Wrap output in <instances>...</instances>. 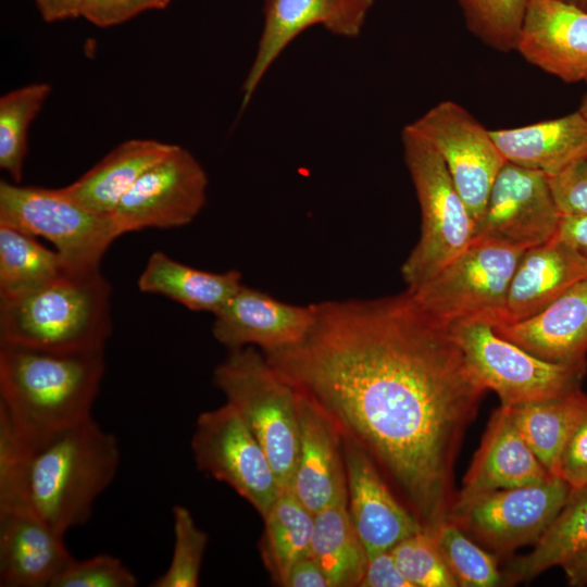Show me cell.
I'll use <instances>...</instances> for the list:
<instances>
[{"label": "cell", "instance_id": "6da1fadb", "mask_svg": "<svg viewBox=\"0 0 587 587\" xmlns=\"http://www.w3.org/2000/svg\"><path fill=\"white\" fill-rule=\"evenodd\" d=\"M311 307L314 321L300 342L263 353L386 470L423 526L435 528L454 501L455 457L487 389L450 327L408 290Z\"/></svg>", "mask_w": 587, "mask_h": 587}, {"label": "cell", "instance_id": "7a4b0ae2", "mask_svg": "<svg viewBox=\"0 0 587 587\" xmlns=\"http://www.w3.org/2000/svg\"><path fill=\"white\" fill-rule=\"evenodd\" d=\"M121 461L116 437L93 417L38 441L24 440L16 509L65 535L84 525Z\"/></svg>", "mask_w": 587, "mask_h": 587}, {"label": "cell", "instance_id": "3957f363", "mask_svg": "<svg viewBox=\"0 0 587 587\" xmlns=\"http://www.w3.org/2000/svg\"><path fill=\"white\" fill-rule=\"evenodd\" d=\"M104 349L57 352L0 345V409L32 444L92 416Z\"/></svg>", "mask_w": 587, "mask_h": 587}, {"label": "cell", "instance_id": "277c9868", "mask_svg": "<svg viewBox=\"0 0 587 587\" xmlns=\"http://www.w3.org/2000/svg\"><path fill=\"white\" fill-rule=\"evenodd\" d=\"M111 285L101 271L68 272L34 290L0 298V345L78 352L104 349Z\"/></svg>", "mask_w": 587, "mask_h": 587}, {"label": "cell", "instance_id": "5b68a950", "mask_svg": "<svg viewBox=\"0 0 587 587\" xmlns=\"http://www.w3.org/2000/svg\"><path fill=\"white\" fill-rule=\"evenodd\" d=\"M215 386L249 426L283 489H290L299 451V395L255 347L229 350Z\"/></svg>", "mask_w": 587, "mask_h": 587}, {"label": "cell", "instance_id": "8992f818", "mask_svg": "<svg viewBox=\"0 0 587 587\" xmlns=\"http://www.w3.org/2000/svg\"><path fill=\"white\" fill-rule=\"evenodd\" d=\"M401 141L422 215L421 237L401 267L413 290L471 243L474 220L436 149L409 124Z\"/></svg>", "mask_w": 587, "mask_h": 587}, {"label": "cell", "instance_id": "52a82bcc", "mask_svg": "<svg viewBox=\"0 0 587 587\" xmlns=\"http://www.w3.org/2000/svg\"><path fill=\"white\" fill-rule=\"evenodd\" d=\"M0 224L50 241L71 271L100 270L111 243L121 236L111 214H99L62 188L0 182Z\"/></svg>", "mask_w": 587, "mask_h": 587}, {"label": "cell", "instance_id": "ba28073f", "mask_svg": "<svg viewBox=\"0 0 587 587\" xmlns=\"http://www.w3.org/2000/svg\"><path fill=\"white\" fill-rule=\"evenodd\" d=\"M449 327L474 374L498 395L502 405L552 400L580 389L587 363L569 365L539 359L497 335L485 320H466Z\"/></svg>", "mask_w": 587, "mask_h": 587}, {"label": "cell", "instance_id": "9c48e42d", "mask_svg": "<svg viewBox=\"0 0 587 587\" xmlns=\"http://www.w3.org/2000/svg\"><path fill=\"white\" fill-rule=\"evenodd\" d=\"M525 250L485 239L471 243L416 289H407L433 319L450 326L479 319L495 325Z\"/></svg>", "mask_w": 587, "mask_h": 587}, {"label": "cell", "instance_id": "30bf717a", "mask_svg": "<svg viewBox=\"0 0 587 587\" xmlns=\"http://www.w3.org/2000/svg\"><path fill=\"white\" fill-rule=\"evenodd\" d=\"M571 487L560 477L454 500L448 520L498 555L534 545L566 503Z\"/></svg>", "mask_w": 587, "mask_h": 587}, {"label": "cell", "instance_id": "8fae6325", "mask_svg": "<svg viewBox=\"0 0 587 587\" xmlns=\"http://www.w3.org/2000/svg\"><path fill=\"white\" fill-rule=\"evenodd\" d=\"M190 446L197 467L232 487L262 519L284 490L262 446L227 402L197 417Z\"/></svg>", "mask_w": 587, "mask_h": 587}, {"label": "cell", "instance_id": "7c38bea8", "mask_svg": "<svg viewBox=\"0 0 587 587\" xmlns=\"http://www.w3.org/2000/svg\"><path fill=\"white\" fill-rule=\"evenodd\" d=\"M409 125L441 157L475 224L507 162L490 130L451 100L439 102Z\"/></svg>", "mask_w": 587, "mask_h": 587}, {"label": "cell", "instance_id": "4fadbf2b", "mask_svg": "<svg viewBox=\"0 0 587 587\" xmlns=\"http://www.w3.org/2000/svg\"><path fill=\"white\" fill-rule=\"evenodd\" d=\"M208 176L199 161L174 145L150 166L111 213L121 235L189 224L207 201Z\"/></svg>", "mask_w": 587, "mask_h": 587}, {"label": "cell", "instance_id": "5bb4252c", "mask_svg": "<svg viewBox=\"0 0 587 587\" xmlns=\"http://www.w3.org/2000/svg\"><path fill=\"white\" fill-rule=\"evenodd\" d=\"M561 218L548 176L507 161L474 224L473 239L526 250L554 238Z\"/></svg>", "mask_w": 587, "mask_h": 587}, {"label": "cell", "instance_id": "9a60e30c", "mask_svg": "<svg viewBox=\"0 0 587 587\" xmlns=\"http://www.w3.org/2000/svg\"><path fill=\"white\" fill-rule=\"evenodd\" d=\"M373 4L374 0H265L262 34L241 87V111L272 64L301 33L321 25L335 36L357 38Z\"/></svg>", "mask_w": 587, "mask_h": 587}, {"label": "cell", "instance_id": "2e32d148", "mask_svg": "<svg viewBox=\"0 0 587 587\" xmlns=\"http://www.w3.org/2000/svg\"><path fill=\"white\" fill-rule=\"evenodd\" d=\"M341 436L349 515L370 559L425 527L396 500L372 457L351 437Z\"/></svg>", "mask_w": 587, "mask_h": 587}, {"label": "cell", "instance_id": "e0dca14e", "mask_svg": "<svg viewBox=\"0 0 587 587\" xmlns=\"http://www.w3.org/2000/svg\"><path fill=\"white\" fill-rule=\"evenodd\" d=\"M213 315L212 334L221 345L229 350L259 347L262 352L300 342L314 321L311 304H289L243 284Z\"/></svg>", "mask_w": 587, "mask_h": 587}, {"label": "cell", "instance_id": "ac0fdd59", "mask_svg": "<svg viewBox=\"0 0 587 587\" xmlns=\"http://www.w3.org/2000/svg\"><path fill=\"white\" fill-rule=\"evenodd\" d=\"M516 50L565 83L587 78V12L564 0H529Z\"/></svg>", "mask_w": 587, "mask_h": 587}, {"label": "cell", "instance_id": "d6986e66", "mask_svg": "<svg viewBox=\"0 0 587 587\" xmlns=\"http://www.w3.org/2000/svg\"><path fill=\"white\" fill-rule=\"evenodd\" d=\"M298 395L299 451L290 490L315 514L348 499L342 436L317 403L300 391Z\"/></svg>", "mask_w": 587, "mask_h": 587}, {"label": "cell", "instance_id": "ffe728a7", "mask_svg": "<svg viewBox=\"0 0 587 587\" xmlns=\"http://www.w3.org/2000/svg\"><path fill=\"white\" fill-rule=\"evenodd\" d=\"M64 536L28 511H0V586L50 587L75 560Z\"/></svg>", "mask_w": 587, "mask_h": 587}, {"label": "cell", "instance_id": "44dd1931", "mask_svg": "<svg viewBox=\"0 0 587 587\" xmlns=\"http://www.w3.org/2000/svg\"><path fill=\"white\" fill-rule=\"evenodd\" d=\"M552 477L525 442L510 407L491 415L480 446L454 500L462 501L492 490L540 484Z\"/></svg>", "mask_w": 587, "mask_h": 587}, {"label": "cell", "instance_id": "7402d4cb", "mask_svg": "<svg viewBox=\"0 0 587 587\" xmlns=\"http://www.w3.org/2000/svg\"><path fill=\"white\" fill-rule=\"evenodd\" d=\"M584 278H587V262L558 236L526 249L512 275L495 325L535 315Z\"/></svg>", "mask_w": 587, "mask_h": 587}, {"label": "cell", "instance_id": "603a6c76", "mask_svg": "<svg viewBox=\"0 0 587 587\" xmlns=\"http://www.w3.org/2000/svg\"><path fill=\"white\" fill-rule=\"evenodd\" d=\"M492 326L497 335L545 361L587 363V278L535 315Z\"/></svg>", "mask_w": 587, "mask_h": 587}, {"label": "cell", "instance_id": "cb8c5ba5", "mask_svg": "<svg viewBox=\"0 0 587 587\" xmlns=\"http://www.w3.org/2000/svg\"><path fill=\"white\" fill-rule=\"evenodd\" d=\"M508 162L554 175L587 154V117L569 115L517 128L490 130Z\"/></svg>", "mask_w": 587, "mask_h": 587}, {"label": "cell", "instance_id": "d4e9b609", "mask_svg": "<svg viewBox=\"0 0 587 587\" xmlns=\"http://www.w3.org/2000/svg\"><path fill=\"white\" fill-rule=\"evenodd\" d=\"M173 147L154 139L124 141L62 189L88 210L111 214L138 178Z\"/></svg>", "mask_w": 587, "mask_h": 587}, {"label": "cell", "instance_id": "484cf974", "mask_svg": "<svg viewBox=\"0 0 587 587\" xmlns=\"http://www.w3.org/2000/svg\"><path fill=\"white\" fill-rule=\"evenodd\" d=\"M138 288L172 299L196 312L215 314L241 287V275L201 271L154 251L140 274Z\"/></svg>", "mask_w": 587, "mask_h": 587}, {"label": "cell", "instance_id": "4316f807", "mask_svg": "<svg viewBox=\"0 0 587 587\" xmlns=\"http://www.w3.org/2000/svg\"><path fill=\"white\" fill-rule=\"evenodd\" d=\"M527 446L552 476H558L563 452L587 411L582 389L567 396L510 407Z\"/></svg>", "mask_w": 587, "mask_h": 587}, {"label": "cell", "instance_id": "83f0119b", "mask_svg": "<svg viewBox=\"0 0 587 587\" xmlns=\"http://www.w3.org/2000/svg\"><path fill=\"white\" fill-rule=\"evenodd\" d=\"M586 548L587 489H572L566 503L532 551L511 560L502 571L507 585L530 582L546 570L561 566Z\"/></svg>", "mask_w": 587, "mask_h": 587}, {"label": "cell", "instance_id": "f1b7e54d", "mask_svg": "<svg viewBox=\"0 0 587 587\" xmlns=\"http://www.w3.org/2000/svg\"><path fill=\"white\" fill-rule=\"evenodd\" d=\"M311 555L332 587L359 586L369 557L348 510V499L338 500L314 515Z\"/></svg>", "mask_w": 587, "mask_h": 587}, {"label": "cell", "instance_id": "f546056e", "mask_svg": "<svg viewBox=\"0 0 587 587\" xmlns=\"http://www.w3.org/2000/svg\"><path fill=\"white\" fill-rule=\"evenodd\" d=\"M314 515L290 489H284L263 517L260 552L275 583L283 586L294 564L311 555Z\"/></svg>", "mask_w": 587, "mask_h": 587}, {"label": "cell", "instance_id": "4dcf8cb0", "mask_svg": "<svg viewBox=\"0 0 587 587\" xmlns=\"http://www.w3.org/2000/svg\"><path fill=\"white\" fill-rule=\"evenodd\" d=\"M73 272L57 250L13 226L0 224V298L39 288Z\"/></svg>", "mask_w": 587, "mask_h": 587}, {"label": "cell", "instance_id": "1f68e13d", "mask_svg": "<svg viewBox=\"0 0 587 587\" xmlns=\"http://www.w3.org/2000/svg\"><path fill=\"white\" fill-rule=\"evenodd\" d=\"M51 92L47 83H33L0 98V167L15 184L23 178L27 134Z\"/></svg>", "mask_w": 587, "mask_h": 587}, {"label": "cell", "instance_id": "d6a6232c", "mask_svg": "<svg viewBox=\"0 0 587 587\" xmlns=\"http://www.w3.org/2000/svg\"><path fill=\"white\" fill-rule=\"evenodd\" d=\"M429 530L458 587L507 586L497 557L469 537L455 523L447 519Z\"/></svg>", "mask_w": 587, "mask_h": 587}, {"label": "cell", "instance_id": "836d02e7", "mask_svg": "<svg viewBox=\"0 0 587 587\" xmlns=\"http://www.w3.org/2000/svg\"><path fill=\"white\" fill-rule=\"evenodd\" d=\"M529 0H460L470 30L490 48L516 50Z\"/></svg>", "mask_w": 587, "mask_h": 587}, {"label": "cell", "instance_id": "e575fe53", "mask_svg": "<svg viewBox=\"0 0 587 587\" xmlns=\"http://www.w3.org/2000/svg\"><path fill=\"white\" fill-rule=\"evenodd\" d=\"M174 546L166 571L151 582V587H197L208 545V534L195 522L188 508L172 509Z\"/></svg>", "mask_w": 587, "mask_h": 587}, {"label": "cell", "instance_id": "d590c367", "mask_svg": "<svg viewBox=\"0 0 587 587\" xmlns=\"http://www.w3.org/2000/svg\"><path fill=\"white\" fill-rule=\"evenodd\" d=\"M390 551L413 587H458L429 529L401 540Z\"/></svg>", "mask_w": 587, "mask_h": 587}, {"label": "cell", "instance_id": "8d00e7d4", "mask_svg": "<svg viewBox=\"0 0 587 587\" xmlns=\"http://www.w3.org/2000/svg\"><path fill=\"white\" fill-rule=\"evenodd\" d=\"M136 575L116 557L98 554L74 560L50 587H135Z\"/></svg>", "mask_w": 587, "mask_h": 587}, {"label": "cell", "instance_id": "74e56055", "mask_svg": "<svg viewBox=\"0 0 587 587\" xmlns=\"http://www.w3.org/2000/svg\"><path fill=\"white\" fill-rule=\"evenodd\" d=\"M548 180L562 216L587 214V154Z\"/></svg>", "mask_w": 587, "mask_h": 587}, {"label": "cell", "instance_id": "f35d334b", "mask_svg": "<svg viewBox=\"0 0 587 587\" xmlns=\"http://www.w3.org/2000/svg\"><path fill=\"white\" fill-rule=\"evenodd\" d=\"M172 0H84L80 17L101 27L125 23L140 13L163 10Z\"/></svg>", "mask_w": 587, "mask_h": 587}, {"label": "cell", "instance_id": "ab89813d", "mask_svg": "<svg viewBox=\"0 0 587 587\" xmlns=\"http://www.w3.org/2000/svg\"><path fill=\"white\" fill-rule=\"evenodd\" d=\"M558 477L573 490L587 489V411L563 452Z\"/></svg>", "mask_w": 587, "mask_h": 587}, {"label": "cell", "instance_id": "60d3db41", "mask_svg": "<svg viewBox=\"0 0 587 587\" xmlns=\"http://www.w3.org/2000/svg\"><path fill=\"white\" fill-rule=\"evenodd\" d=\"M360 587H413L399 569L390 550L369 559Z\"/></svg>", "mask_w": 587, "mask_h": 587}, {"label": "cell", "instance_id": "b9f144b4", "mask_svg": "<svg viewBox=\"0 0 587 587\" xmlns=\"http://www.w3.org/2000/svg\"><path fill=\"white\" fill-rule=\"evenodd\" d=\"M283 586L332 587L327 576L312 555H308L294 564Z\"/></svg>", "mask_w": 587, "mask_h": 587}, {"label": "cell", "instance_id": "7bdbcfd3", "mask_svg": "<svg viewBox=\"0 0 587 587\" xmlns=\"http://www.w3.org/2000/svg\"><path fill=\"white\" fill-rule=\"evenodd\" d=\"M557 236L587 262V214L563 215Z\"/></svg>", "mask_w": 587, "mask_h": 587}, {"label": "cell", "instance_id": "ee69618b", "mask_svg": "<svg viewBox=\"0 0 587 587\" xmlns=\"http://www.w3.org/2000/svg\"><path fill=\"white\" fill-rule=\"evenodd\" d=\"M41 17L48 23L80 16L84 0H35Z\"/></svg>", "mask_w": 587, "mask_h": 587}, {"label": "cell", "instance_id": "f6af8a7d", "mask_svg": "<svg viewBox=\"0 0 587 587\" xmlns=\"http://www.w3.org/2000/svg\"><path fill=\"white\" fill-rule=\"evenodd\" d=\"M561 567L565 573L567 584L572 587H583L587 585V548L579 551Z\"/></svg>", "mask_w": 587, "mask_h": 587}, {"label": "cell", "instance_id": "bcb514c9", "mask_svg": "<svg viewBox=\"0 0 587 587\" xmlns=\"http://www.w3.org/2000/svg\"><path fill=\"white\" fill-rule=\"evenodd\" d=\"M586 83V86H587V78L585 80ZM578 111L587 117V90H586V93L584 95L583 97V100H582V103H580V107L578 109Z\"/></svg>", "mask_w": 587, "mask_h": 587}, {"label": "cell", "instance_id": "7dc6e473", "mask_svg": "<svg viewBox=\"0 0 587 587\" xmlns=\"http://www.w3.org/2000/svg\"><path fill=\"white\" fill-rule=\"evenodd\" d=\"M587 12V0H564Z\"/></svg>", "mask_w": 587, "mask_h": 587}]
</instances>
